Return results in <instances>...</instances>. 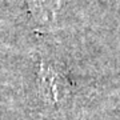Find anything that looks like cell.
<instances>
[{
  "label": "cell",
  "instance_id": "1",
  "mask_svg": "<svg viewBox=\"0 0 120 120\" xmlns=\"http://www.w3.org/2000/svg\"><path fill=\"white\" fill-rule=\"evenodd\" d=\"M40 87L41 94L51 103H61L63 99L68 95V83L65 82L63 75L53 71L52 67L41 65L40 69Z\"/></svg>",
  "mask_w": 120,
  "mask_h": 120
}]
</instances>
